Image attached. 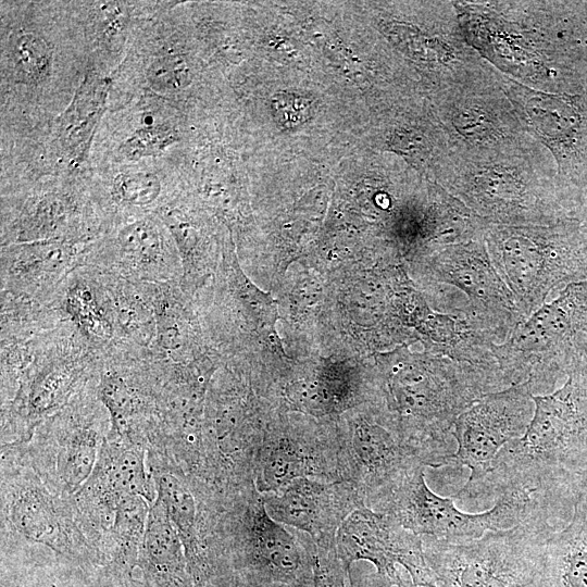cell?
<instances>
[{
	"label": "cell",
	"mask_w": 587,
	"mask_h": 587,
	"mask_svg": "<svg viewBox=\"0 0 587 587\" xmlns=\"http://www.w3.org/2000/svg\"><path fill=\"white\" fill-rule=\"evenodd\" d=\"M90 65L71 2H2L1 133H42Z\"/></svg>",
	"instance_id": "6da1fadb"
},
{
	"label": "cell",
	"mask_w": 587,
	"mask_h": 587,
	"mask_svg": "<svg viewBox=\"0 0 587 587\" xmlns=\"http://www.w3.org/2000/svg\"><path fill=\"white\" fill-rule=\"evenodd\" d=\"M372 397L376 420L424 466H447L458 417L485 395L508 388L498 364L478 366L405 345L376 357Z\"/></svg>",
	"instance_id": "7a4b0ae2"
},
{
	"label": "cell",
	"mask_w": 587,
	"mask_h": 587,
	"mask_svg": "<svg viewBox=\"0 0 587 587\" xmlns=\"http://www.w3.org/2000/svg\"><path fill=\"white\" fill-rule=\"evenodd\" d=\"M533 400L524 436L505 445L485 477L453 498L496 501L504 492L522 491L561 529L574 514V483L587 469V363L561 388Z\"/></svg>",
	"instance_id": "3957f363"
},
{
	"label": "cell",
	"mask_w": 587,
	"mask_h": 587,
	"mask_svg": "<svg viewBox=\"0 0 587 587\" xmlns=\"http://www.w3.org/2000/svg\"><path fill=\"white\" fill-rule=\"evenodd\" d=\"M207 587H312L316 546L276 522L254 483H192Z\"/></svg>",
	"instance_id": "277c9868"
},
{
	"label": "cell",
	"mask_w": 587,
	"mask_h": 587,
	"mask_svg": "<svg viewBox=\"0 0 587 587\" xmlns=\"http://www.w3.org/2000/svg\"><path fill=\"white\" fill-rule=\"evenodd\" d=\"M434 183L491 225L567 218L557 166L533 136L490 149H450Z\"/></svg>",
	"instance_id": "5b68a950"
},
{
	"label": "cell",
	"mask_w": 587,
	"mask_h": 587,
	"mask_svg": "<svg viewBox=\"0 0 587 587\" xmlns=\"http://www.w3.org/2000/svg\"><path fill=\"white\" fill-rule=\"evenodd\" d=\"M100 361L65 319L29 335L21 372L1 397L2 445L27 444L43 421L98 380Z\"/></svg>",
	"instance_id": "8992f818"
},
{
	"label": "cell",
	"mask_w": 587,
	"mask_h": 587,
	"mask_svg": "<svg viewBox=\"0 0 587 587\" xmlns=\"http://www.w3.org/2000/svg\"><path fill=\"white\" fill-rule=\"evenodd\" d=\"M485 241L525 319L552 291L587 280V229L571 217L546 225L489 224Z\"/></svg>",
	"instance_id": "52a82bcc"
},
{
	"label": "cell",
	"mask_w": 587,
	"mask_h": 587,
	"mask_svg": "<svg viewBox=\"0 0 587 587\" xmlns=\"http://www.w3.org/2000/svg\"><path fill=\"white\" fill-rule=\"evenodd\" d=\"M492 353L508 387L526 385L533 396L554 391L587 363V280L566 286L520 322Z\"/></svg>",
	"instance_id": "ba28073f"
},
{
	"label": "cell",
	"mask_w": 587,
	"mask_h": 587,
	"mask_svg": "<svg viewBox=\"0 0 587 587\" xmlns=\"http://www.w3.org/2000/svg\"><path fill=\"white\" fill-rule=\"evenodd\" d=\"M555 530L533 519L467 544L421 538L436 587H539L546 576V544Z\"/></svg>",
	"instance_id": "9c48e42d"
},
{
	"label": "cell",
	"mask_w": 587,
	"mask_h": 587,
	"mask_svg": "<svg viewBox=\"0 0 587 587\" xmlns=\"http://www.w3.org/2000/svg\"><path fill=\"white\" fill-rule=\"evenodd\" d=\"M416 263L435 311L465 315L497 345L525 320L491 262L485 236L438 247Z\"/></svg>",
	"instance_id": "30bf717a"
},
{
	"label": "cell",
	"mask_w": 587,
	"mask_h": 587,
	"mask_svg": "<svg viewBox=\"0 0 587 587\" xmlns=\"http://www.w3.org/2000/svg\"><path fill=\"white\" fill-rule=\"evenodd\" d=\"M2 452V515L5 528L28 545L43 546L88 571H102L104 555L84 532L72 497L63 496L40 477L22 448Z\"/></svg>",
	"instance_id": "8fae6325"
},
{
	"label": "cell",
	"mask_w": 587,
	"mask_h": 587,
	"mask_svg": "<svg viewBox=\"0 0 587 587\" xmlns=\"http://www.w3.org/2000/svg\"><path fill=\"white\" fill-rule=\"evenodd\" d=\"M103 234L87 173L1 184V246L51 239L90 243Z\"/></svg>",
	"instance_id": "7c38bea8"
},
{
	"label": "cell",
	"mask_w": 587,
	"mask_h": 587,
	"mask_svg": "<svg viewBox=\"0 0 587 587\" xmlns=\"http://www.w3.org/2000/svg\"><path fill=\"white\" fill-rule=\"evenodd\" d=\"M371 509L391 516L420 537L450 544H467L490 530L508 529L533 519L546 520L537 503L522 491L502 494L483 513L463 512L455 507L453 497L445 498L429 489L424 465L407 472Z\"/></svg>",
	"instance_id": "4fadbf2b"
},
{
	"label": "cell",
	"mask_w": 587,
	"mask_h": 587,
	"mask_svg": "<svg viewBox=\"0 0 587 587\" xmlns=\"http://www.w3.org/2000/svg\"><path fill=\"white\" fill-rule=\"evenodd\" d=\"M97 385L98 380L43 421L24 447L40 477L66 497L74 496L90 477L111 428Z\"/></svg>",
	"instance_id": "5bb4252c"
},
{
	"label": "cell",
	"mask_w": 587,
	"mask_h": 587,
	"mask_svg": "<svg viewBox=\"0 0 587 587\" xmlns=\"http://www.w3.org/2000/svg\"><path fill=\"white\" fill-rule=\"evenodd\" d=\"M433 91V109L451 149H490L530 135L503 88L501 74L486 60Z\"/></svg>",
	"instance_id": "9a60e30c"
},
{
	"label": "cell",
	"mask_w": 587,
	"mask_h": 587,
	"mask_svg": "<svg viewBox=\"0 0 587 587\" xmlns=\"http://www.w3.org/2000/svg\"><path fill=\"white\" fill-rule=\"evenodd\" d=\"M104 113L89 157L88 168L152 160L174 161L182 141L178 105L141 91Z\"/></svg>",
	"instance_id": "2e32d148"
},
{
	"label": "cell",
	"mask_w": 587,
	"mask_h": 587,
	"mask_svg": "<svg viewBox=\"0 0 587 587\" xmlns=\"http://www.w3.org/2000/svg\"><path fill=\"white\" fill-rule=\"evenodd\" d=\"M336 420H298L274 411L255 463V487L264 495L298 478L340 480Z\"/></svg>",
	"instance_id": "e0dca14e"
},
{
	"label": "cell",
	"mask_w": 587,
	"mask_h": 587,
	"mask_svg": "<svg viewBox=\"0 0 587 587\" xmlns=\"http://www.w3.org/2000/svg\"><path fill=\"white\" fill-rule=\"evenodd\" d=\"M501 77L521 121L552 155L562 192L576 185L587 175V93L545 92Z\"/></svg>",
	"instance_id": "ac0fdd59"
},
{
	"label": "cell",
	"mask_w": 587,
	"mask_h": 587,
	"mask_svg": "<svg viewBox=\"0 0 587 587\" xmlns=\"http://www.w3.org/2000/svg\"><path fill=\"white\" fill-rule=\"evenodd\" d=\"M112 74L89 65L68 105L26 148L28 168L37 176L88 171L95 135L108 110Z\"/></svg>",
	"instance_id": "d6986e66"
},
{
	"label": "cell",
	"mask_w": 587,
	"mask_h": 587,
	"mask_svg": "<svg viewBox=\"0 0 587 587\" xmlns=\"http://www.w3.org/2000/svg\"><path fill=\"white\" fill-rule=\"evenodd\" d=\"M335 553L350 577L352 564L362 560L373 564L377 575L391 582L405 580L402 572H407L413 585L436 587L422 538L365 503L354 509L340 525Z\"/></svg>",
	"instance_id": "ffe728a7"
},
{
	"label": "cell",
	"mask_w": 587,
	"mask_h": 587,
	"mask_svg": "<svg viewBox=\"0 0 587 587\" xmlns=\"http://www.w3.org/2000/svg\"><path fill=\"white\" fill-rule=\"evenodd\" d=\"M534 410L530 390L519 385L485 395L458 417L452 432L457 448L447 466L470 469L464 487L483 479L502 448L524 436Z\"/></svg>",
	"instance_id": "44dd1931"
},
{
	"label": "cell",
	"mask_w": 587,
	"mask_h": 587,
	"mask_svg": "<svg viewBox=\"0 0 587 587\" xmlns=\"http://www.w3.org/2000/svg\"><path fill=\"white\" fill-rule=\"evenodd\" d=\"M336 428L339 478L352 484L370 508L407 472L423 465L376 420L367 404L336 419Z\"/></svg>",
	"instance_id": "7402d4cb"
},
{
	"label": "cell",
	"mask_w": 587,
	"mask_h": 587,
	"mask_svg": "<svg viewBox=\"0 0 587 587\" xmlns=\"http://www.w3.org/2000/svg\"><path fill=\"white\" fill-rule=\"evenodd\" d=\"M83 262L134 283L180 284L175 241L157 214L115 226L89 243Z\"/></svg>",
	"instance_id": "603a6c76"
},
{
	"label": "cell",
	"mask_w": 587,
	"mask_h": 587,
	"mask_svg": "<svg viewBox=\"0 0 587 587\" xmlns=\"http://www.w3.org/2000/svg\"><path fill=\"white\" fill-rule=\"evenodd\" d=\"M87 175L104 234L125 222L157 214L182 193L171 160L88 168Z\"/></svg>",
	"instance_id": "cb8c5ba5"
},
{
	"label": "cell",
	"mask_w": 587,
	"mask_h": 587,
	"mask_svg": "<svg viewBox=\"0 0 587 587\" xmlns=\"http://www.w3.org/2000/svg\"><path fill=\"white\" fill-rule=\"evenodd\" d=\"M263 498L268 514L276 522L308 535L316 550L322 551L335 549L340 525L354 509L365 503L350 483L314 478L295 479L277 491L264 494Z\"/></svg>",
	"instance_id": "d4e9b609"
},
{
	"label": "cell",
	"mask_w": 587,
	"mask_h": 587,
	"mask_svg": "<svg viewBox=\"0 0 587 587\" xmlns=\"http://www.w3.org/2000/svg\"><path fill=\"white\" fill-rule=\"evenodd\" d=\"M88 245L51 239L1 246V292L50 304Z\"/></svg>",
	"instance_id": "484cf974"
},
{
	"label": "cell",
	"mask_w": 587,
	"mask_h": 587,
	"mask_svg": "<svg viewBox=\"0 0 587 587\" xmlns=\"http://www.w3.org/2000/svg\"><path fill=\"white\" fill-rule=\"evenodd\" d=\"M141 2H72L90 63L113 73L123 61Z\"/></svg>",
	"instance_id": "4316f807"
},
{
	"label": "cell",
	"mask_w": 587,
	"mask_h": 587,
	"mask_svg": "<svg viewBox=\"0 0 587 587\" xmlns=\"http://www.w3.org/2000/svg\"><path fill=\"white\" fill-rule=\"evenodd\" d=\"M138 567L152 587H195L182 540L158 497L149 509Z\"/></svg>",
	"instance_id": "83f0119b"
},
{
	"label": "cell",
	"mask_w": 587,
	"mask_h": 587,
	"mask_svg": "<svg viewBox=\"0 0 587 587\" xmlns=\"http://www.w3.org/2000/svg\"><path fill=\"white\" fill-rule=\"evenodd\" d=\"M1 580L11 587H117L103 573L88 571L51 552L2 549Z\"/></svg>",
	"instance_id": "f1b7e54d"
},
{
	"label": "cell",
	"mask_w": 587,
	"mask_h": 587,
	"mask_svg": "<svg viewBox=\"0 0 587 587\" xmlns=\"http://www.w3.org/2000/svg\"><path fill=\"white\" fill-rule=\"evenodd\" d=\"M157 497L182 540L195 587H207V570L198 530V504L190 479L179 471L153 472Z\"/></svg>",
	"instance_id": "f546056e"
},
{
	"label": "cell",
	"mask_w": 587,
	"mask_h": 587,
	"mask_svg": "<svg viewBox=\"0 0 587 587\" xmlns=\"http://www.w3.org/2000/svg\"><path fill=\"white\" fill-rule=\"evenodd\" d=\"M546 575L552 587H587V514L575 508L572 520L546 544Z\"/></svg>",
	"instance_id": "4dcf8cb0"
},
{
	"label": "cell",
	"mask_w": 587,
	"mask_h": 587,
	"mask_svg": "<svg viewBox=\"0 0 587 587\" xmlns=\"http://www.w3.org/2000/svg\"><path fill=\"white\" fill-rule=\"evenodd\" d=\"M223 255L227 288L235 307L246 320L250 321L261 334L271 338L272 342L282 350L280 341L275 330L277 319L276 302L268 295L259 290L247 278L233 250H229Z\"/></svg>",
	"instance_id": "1f68e13d"
},
{
	"label": "cell",
	"mask_w": 587,
	"mask_h": 587,
	"mask_svg": "<svg viewBox=\"0 0 587 587\" xmlns=\"http://www.w3.org/2000/svg\"><path fill=\"white\" fill-rule=\"evenodd\" d=\"M312 587H354L353 578L345 571L334 550H316Z\"/></svg>",
	"instance_id": "d6a6232c"
},
{
	"label": "cell",
	"mask_w": 587,
	"mask_h": 587,
	"mask_svg": "<svg viewBox=\"0 0 587 587\" xmlns=\"http://www.w3.org/2000/svg\"><path fill=\"white\" fill-rule=\"evenodd\" d=\"M563 204L567 216L587 229V175L563 191Z\"/></svg>",
	"instance_id": "836d02e7"
},
{
	"label": "cell",
	"mask_w": 587,
	"mask_h": 587,
	"mask_svg": "<svg viewBox=\"0 0 587 587\" xmlns=\"http://www.w3.org/2000/svg\"><path fill=\"white\" fill-rule=\"evenodd\" d=\"M354 587H423L413 585L411 582L408 583L403 580L401 583H394L385 577L377 575L376 573L372 575L364 576L360 579L358 584L354 583Z\"/></svg>",
	"instance_id": "e575fe53"
},
{
	"label": "cell",
	"mask_w": 587,
	"mask_h": 587,
	"mask_svg": "<svg viewBox=\"0 0 587 587\" xmlns=\"http://www.w3.org/2000/svg\"><path fill=\"white\" fill-rule=\"evenodd\" d=\"M573 494L575 508L587 514V469L576 478Z\"/></svg>",
	"instance_id": "d590c367"
},
{
	"label": "cell",
	"mask_w": 587,
	"mask_h": 587,
	"mask_svg": "<svg viewBox=\"0 0 587 587\" xmlns=\"http://www.w3.org/2000/svg\"><path fill=\"white\" fill-rule=\"evenodd\" d=\"M539 587H552V585L550 584V582L547 578V575L545 576V579H544V582L541 583V585Z\"/></svg>",
	"instance_id": "8d00e7d4"
},
{
	"label": "cell",
	"mask_w": 587,
	"mask_h": 587,
	"mask_svg": "<svg viewBox=\"0 0 587 587\" xmlns=\"http://www.w3.org/2000/svg\"><path fill=\"white\" fill-rule=\"evenodd\" d=\"M266 587H296L290 585H273V586H266Z\"/></svg>",
	"instance_id": "74e56055"
},
{
	"label": "cell",
	"mask_w": 587,
	"mask_h": 587,
	"mask_svg": "<svg viewBox=\"0 0 587 587\" xmlns=\"http://www.w3.org/2000/svg\"><path fill=\"white\" fill-rule=\"evenodd\" d=\"M142 582H143V587H152V585L147 580H142Z\"/></svg>",
	"instance_id": "f35d334b"
},
{
	"label": "cell",
	"mask_w": 587,
	"mask_h": 587,
	"mask_svg": "<svg viewBox=\"0 0 587 587\" xmlns=\"http://www.w3.org/2000/svg\"><path fill=\"white\" fill-rule=\"evenodd\" d=\"M1 587H10V586L5 583H1Z\"/></svg>",
	"instance_id": "ab89813d"
}]
</instances>
